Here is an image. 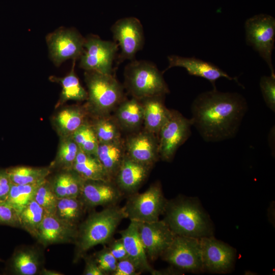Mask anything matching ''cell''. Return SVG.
Wrapping results in <instances>:
<instances>
[{
  "label": "cell",
  "instance_id": "obj_19",
  "mask_svg": "<svg viewBox=\"0 0 275 275\" xmlns=\"http://www.w3.org/2000/svg\"><path fill=\"white\" fill-rule=\"evenodd\" d=\"M126 146V155L139 163L152 167L159 157L158 140L146 130L131 136Z\"/></svg>",
  "mask_w": 275,
  "mask_h": 275
},
{
  "label": "cell",
  "instance_id": "obj_15",
  "mask_svg": "<svg viewBox=\"0 0 275 275\" xmlns=\"http://www.w3.org/2000/svg\"><path fill=\"white\" fill-rule=\"evenodd\" d=\"M124 196L114 181L84 180L78 198L86 208L117 205Z\"/></svg>",
  "mask_w": 275,
  "mask_h": 275
},
{
  "label": "cell",
  "instance_id": "obj_27",
  "mask_svg": "<svg viewBox=\"0 0 275 275\" xmlns=\"http://www.w3.org/2000/svg\"><path fill=\"white\" fill-rule=\"evenodd\" d=\"M12 184L25 185L40 182L46 179L50 173L47 168L19 166L6 170Z\"/></svg>",
  "mask_w": 275,
  "mask_h": 275
},
{
  "label": "cell",
  "instance_id": "obj_39",
  "mask_svg": "<svg viewBox=\"0 0 275 275\" xmlns=\"http://www.w3.org/2000/svg\"><path fill=\"white\" fill-rule=\"evenodd\" d=\"M51 185L53 191L58 199L70 198L69 173L58 175Z\"/></svg>",
  "mask_w": 275,
  "mask_h": 275
},
{
  "label": "cell",
  "instance_id": "obj_13",
  "mask_svg": "<svg viewBox=\"0 0 275 275\" xmlns=\"http://www.w3.org/2000/svg\"><path fill=\"white\" fill-rule=\"evenodd\" d=\"M203 271L224 273L234 265L235 250L213 236L200 238Z\"/></svg>",
  "mask_w": 275,
  "mask_h": 275
},
{
  "label": "cell",
  "instance_id": "obj_43",
  "mask_svg": "<svg viewBox=\"0 0 275 275\" xmlns=\"http://www.w3.org/2000/svg\"><path fill=\"white\" fill-rule=\"evenodd\" d=\"M12 185V183L6 170H0V200H5Z\"/></svg>",
  "mask_w": 275,
  "mask_h": 275
},
{
  "label": "cell",
  "instance_id": "obj_1",
  "mask_svg": "<svg viewBox=\"0 0 275 275\" xmlns=\"http://www.w3.org/2000/svg\"><path fill=\"white\" fill-rule=\"evenodd\" d=\"M248 110L245 98L216 89L198 95L191 105L193 126L207 142H217L237 134Z\"/></svg>",
  "mask_w": 275,
  "mask_h": 275
},
{
  "label": "cell",
  "instance_id": "obj_14",
  "mask_svg": "<svg viewBox=\"0 0 275 275\" xmlns=\"http://www.w3.org/2000/svg\"><path fill=\"white\" fill-rule=\"evenodd\" d=\"M138 229L147 258L152 261L161 256L176 236L163 219L138 222Z\"/></svg>",
  "mask_w": 275,
  "mask_h": 275
},
{
  "label": "cell",
  "instance_id": "obj_26",
  "mask_svg": "<svg viewBox=\"0 0 275 275\" xmlns=\"http://www.w3.org/2000/svg\"><path fill=\"white\" fill-rule=\"evenodd\" d=\"M116 116L118 123L122 127L128 130L137 128L143 122V104L134 97L123 101L119 106Z\"/></svg>",
  "mask_w": 275,
  "mask_h": 275
},
{
  "label": "cell",
  "instance_id": "obj_6",
  "mask_svg": "<svg viewBox=\"0 0 275 275\" xmlns=\"http://www.w3.org/2000/svg\"><path fill=\"white\" fill-rule=\"evenodd\" d=\"M167 202L160 184L155 183L142 193L129 195L123 207L130 221L152 222L159 220L163 214Z\"/></svg>",
  "mask_w": 275,
  "mask_h": 275
},
{
  "label": "cell",
  "instance_id": "obj_7",
  "mask_svg": "<svg viewBox=\"0 0 275 275\" xmlns=\"http://www.w3.org/2000/svg\"><path fill=\"white\" fill-rule=\"evenodd\" d=\"M246 44L252 46L266 62L270 74L275 75L272 62L275 37V19L260 14L248 19L244 24Z\"/></svg>",
  "mask_w": 275,
  "mask_h": 275
},
{
  "label": "cell",
  "instance_id": "obj_2",
  "mask_svg": "<svg viewBox=\"0 0 275 275\" xmlns=\"http://www.w3.org/2000/svg\"><path fill=\"white\" fill-rule=\"evenodd\" d=\"M163 220L178 236L202 238L213 236V225L196 198L179 196L167 202Z\"/></svg>",
  "mask_w": 275,
  "mask_h": 275
},
{
  "label": "cell",
  "instance_id": "obj_4",
  "mask_svg": "<svg viewBox=\"0 0 275 275\" xmlns=\"http://www.w3.org/2000/svg\"><path fill=\"white\" fill-rule=\"evenodd\" d=\"M124 76L127 90L138 100L170 92L162 72L151 62L131 61L125 67Z\"/></svg>",
  "mask_w": 275,
  "mask_h": 275
},
{
  "label": "cell",
  "instance_id": "obj_21",
  "mask_svg": "<svg viewBox=\"0 0 275 275\" xmlns=\"http://www.w3.org/2000/svg\"><path fill=\"white\" fill-rule=\"evenodd\" d=\"M164 96H156L143 99L144 100L143 103V122L146 130L154 135H158L170 112V110L164 105Z\"/></svg>",
  "mask_w": 275,
  "mask_h": 275
},
{
  "label": "cell",
  "instance_id": "obj_12",
  "mask_svg": "<svg viewBox=\"0 0 275 275\" xmlns=\"http://www.w3.org/2000/svg\"><path fill=\"white\" fill-rule=\"evenodd\" d=\"M115 42L121 49L119 60H133L136 53L144 44V34L142 23L133 17L120 19L111 28Z\"/></svg>",
  "mask_w": 275,
  "mask_h": 275
},
{
  "label": "cell",
  "instance_id": "obj_30",
  "mask_svg": "<svg viewBox=\"0 0 275 275\" xmlns=\"http://www.w3.org/2000/svg\"><path fill=\"white\" fill-rule=\"evenodd\" d=\"M85 208L78 198H64L58 199L54 214L66 222L77 225Z\"/></svg>",
  "mask_w": 275,
  "mask_h": 275
},
{
  "label": "cell",
  "instance_id": "obj_25",
  "mask_svg": "<svg viewBox=\"0 0 275 275\" xmlns=\"http://www.w3.org/2000/svg\"><path fill=\"white\" fill-rule=\"evenodd\" d=\"M39 252L32 248H22L18 250L12 260L13 270L18 275H35L42 269Z\"/></svg>",
  "mask_w": 275,
  "mask_h": 275
},
{
  "label": "cell",
  "instance_id": "obj_20",
  "mask_svg": "<svg viewBox=\"0 0 275 275\" xmlns=\"http://www.w3.org/2000/svg\"><path fill=\"white\" fill-rule=\"evenodd\" d=\"M128 257L134 263L140 272L152 274L154 269L150 266L145 248L141 239L138 222L130 221L128 226L119 232Z\"/></svg>",
  "mask_w": 275,
  "mask_h": 275
},
{
  "label": "cell",
  "instance_id": "obj_38",
  "mask_svg": "<svg viewBox=\"0 0 275 275\" xmlns=\"http://www.w3.org/2000/svg\"><path fill=\"white\" fill-rule=\"evenodd\" d=\"M0 223L20 227L18 213L6 200H0Z\"/></svg>",
  "mask_w": 275,
  "mask_h": 275
},
{
  "label": "cell",
  "instance_id": "obj_31",
  "mask_svg": "<svg viewBox=\"0 0 275 275\" xmlns=\"http://www.w3.org/2000/svg\"><path fill=\"white\" fill-rule=\"evenodd\" d=\"M84 115L76 107H70L61 111L56 117V125L65 136L71 135L83 124Z\"/></svg>",
  "mask_w": 275,
  "mask_h": 275
},
{
  "label": "cell",
  "instance_id": "obj_44",
  "mask_svg": "<svg viewBox=\"0 0 275 275\" xmlns=\"http://www.w3.org/2000/svg\"><path fill=\"white\" fill-rule=\"evenodd\" d=\"M40 274H47V275H59L61 274L59 272L45 269H42L40 272Z\"/></svg>",
  "mask_w": 275,
  "mask_h": 275
},
{
  "label": "cell",
  "instance_id": "obj_3",
  "mask_svg": "<svg viewBox=\"0 0 275 275\" xmlns=\"http://www.w3.org/2000/svg\"><path fill=\"white\" fill-rule=\"evenodd\" d=\"M125 218L123 207L118 204L91 213L78 227L73 261L77 262L94 246L109 243L118 226Z\"/></svg>",
  "mask_w": 275,
  "mask_h": 275
},
{
  "label": "cell",
  "instance_id": "obj_18",
  "mask_svg": "<svg viewBox=\"0 0 275 275\" xmlns=\"http://www.w3.org/2000/svg\"><path fill=\"white\" fill-rule=\"evenodd\" d=\"M151 167L139 163L125 154L114 182L124 195H130L137 192L147 178Z\"/></svg>",
  "mask_w": 275,
  "mask_h": 275
},
{
  "label": "cell",
  "instance_id": "obj_24",
  "mask_svg": "<svg viewBox=\"0 0 275 275\" xmlns=\"http://www.w3.org/2000/svg\"><path fill=\"white\" fill-rule=\"evenodd\" d=\"M76 60H73L70 72L63 77L50 76L51 81L59 83L62 86V91L58 105H61L68 100L82 101L88 98V93L80 84L74 72Z\"/></svg>",
  "mask_w": 275,
  "mask_h": 275
},
{
  "label": "cell",
  "instance_id": "obj_29",
  "mask_svg": "<svg viewBox=\"0 0 275 275\" xmlns=\"http://www.w3.org/2000/svg\"><path fill=\"white\" fill-rule=\"evenodd\" d=\"M45 214L44 209L34 200H32L19 215L20 227L36 238Z\"/></svg>",
  "mask_w": 275,
  "mask_h": 275
},
{
  "label": "cell",
  "instance_id": "obj_36",
  "mask_svg": "<svg viewBox=\"0 0 275 275\" xmlns=\"http://www.w3.org/2000/svg\"><path fill=\"white\" fill-rule=\"evenodd\" d=\"M260 87L264 101L267 106L275 112V75L262 76Z\"/></svg>",
  "mask_w": 275,
  "mask_h": 275
},
{
  "label": "cell",
  "instance_id": "obj_8",
  "mask_svg": "<svg viewBox=\"0 0 275 275\" xmlns=\"http://www.w3.org/2000/svg\"><path fill=\"white\" fill-rule=\"evenodd\" d=\"M160 257L182 272L204 271L199 238L176 235Z\"/></svg>",
  "mask_w": 275,
  "mask_h": 275
},
{
  "label": "cell",
  "instance_id": "obj_10",
  "mask_svg": "<svg viewBox=\"0 0 275 275\" xmlns=\"http://www.w3.org/2000/svg\"><path fill=\"white\" fill-rule=\"evenodd\" d=\"M119 46L116 42L102 40L96 35L85 38L79 67L85 71L111 74L113 64Z\"/></svg>",
  "mask_w": 275,
  "mask_h": 275
},
{
  "label": "cell",
  "instance_id": "obj_33",
  "mask_svg": "<svg viewBox=\"0 0 275 275\" xmlns=\"http://www.w3.org/2000/svg\"><path fill=\"white\" fill-rule=\"evenodd\" d=\"M97 120L93 128L99 143H107L120 140L117 124L108 117L103 116Z\"/></svg>",
  "mask_w": 275,
  "mask_h": 275
},
{
  "label": "cell",
  "instance_id": "obj_17",
  "mask_svg": "<svg viewBox=\"0 0 275 275\" xmlns=\"http://www.w3.org/2000/svg\"><path fill=\"white\" fill-rule=\"evenodd\" d=\"M169 66L166 70L174 67H182L189 75L204 78L211 84L213 89H216V81L221 77L234 80L240 86L236 77H231L217 66L195 57H183L176 55L168 57Z\"/></svg>",
  "mask_w": 275,
  "mask_h": 275
},
{
  "label": "cell",
  "instance_id": "obj_34",
  "mask_svg": "<svg viewBox=\"0 0 275 275\" xmlns=\"http://www.w3.org/2000/svg\"><path fill=\"white\" fill-rule=\"evenodd\" d=\"M78 150L79 148L72 136H66L60 145L57 163L64 168L71 170Z\"/></svg>",
  "mask_w": 275,
  "mask_h": 275
},
{
  "label": "cell",
  "instance_id": "obj_32",
  "mask_svg": "<svg viewBox=\"0 0 275 275\" xmlns=\"http://www.w3.org/2000/svg\"><path fill=\"white\" fill-rule=\"evenodd\" d=\"M71 136L80 150L95 156L99 142L92 126L84 123Z\"/></svg>",
  "mask_w": 275,
  "mask_h": 275
},
{
  "label": "cell",
  "instance_id": "obj_22",
  "mask_svg": "<svg viewBox=\"0 0 275 275\" xmlns=\"http://www.w3.org/2000/svg\"><path fill=\"white\" fill-rule=\"evenodd\" d=\"M125 155L124 148L120 140L99 143L95 156L110 179L114 181Z\"/></svg>",
  "mask_w": 275,
  "mask_h": 275
},
{
  "label": "cell",
  "instance_id": "obj_37",
  "mask_svg": "<svg viewBox=\"0 0 275 275\" xmlns=\"http://www.w3.org/2000/svg\"><path fill=\"white\" fill-rule=\"evenodd\" d=\"M94 258L104 275L112 274L116 269L117 260L112 255L108 247L103 248L96 252Z\"/></svg>",
  "mask_w": 275,
  "mask_h": 275
},
{
  "label": "cell",
  "instance_id": "obj_9",
  "mask_svg": "<svg viewBox=\"0 0 275 275\" xmlns=\"http://www.w3.org/2000/svg\"><path fill=\"white\" fill-rule=\"evenodd\" d=\"M193 123L179 112L171 109L169 115L158 134L159 157L171 161L178 149L191 135Z\"/></svg>",
  "mask_w": 275,
  "mask_h": 275
},
{
  "label": "cell",
  "instance_id": "obj_11",
  "mask_svg": "<svg viewBox=\"0 0 275 275\" xmlns=\"http://www.w3.org/2000/svg\"><path fill=\"white\" fill-rule=\"evenodd\" d=\"M51 60L56 66L65 61L79 59L84 50V38L73 29L59 28L46 35Z\"/></svg>",
  "mask_w": 275,
  "mask_h": 275
},
{
  "label": "cell",
  "instance_id": "obj_23",
  "mask_svg": "<svg viewBox=\"0 0 275 275\" xmlns=\"http://www.w3.org/2000/svg\"><path fill=\"white\" fill-rule=\"evenodd\" d=\"M71 170L84 180L113 181L95 155L88 154L79 149Z\"/></svg>",
  "mask_w": 275,
  "mask_h": 275
},
{
  "label": "cell",
  "instance_id": "obj_41",
  "mask_svg": "<svg viewBox=\"0 0 275 275\" xmlns=\"http://www.w3.org/2000/svg\"><path fill=\"white\" fill-rule=\"evenodd\" d=\"M108 247L110 252L117 261L127 258L128 255L121 238L111 241Z\"/></svg>",
  "mask_w": 275,
  "mask_h": 275
},
{
  "label": "cell",
  "instance_id": "obj_42",
  "mask_svg": "<svg viewBox=\"0 0 275 275\" xmlns=\"http://www.w3.org/2000/svg\"><path fill=\"white\" fill-rule=\"evenodd\" d=\"M85 261V267L83 272L84 275H104L98 266L94 257H83Z\"/></svg>",
  "mask_w": 275,
  "mask_h": 275
},
{
  "label": "cell",
  "instance_id": "obj_28",
  "mask_svg": "<svg viewBox=\"0 0 275 275\" xmlns=\"http://www.w3.org/2000/svg\"><path fill=\"white\" fill-rule=\"evenodd\" d=\"M44 181L25 185L12 184L5 200L19 215L24 207L34 200L37 189Z\"/></svg>",
  "mask_w": 275,
  "mask_h": 275
},
{
  "label": "cell",
  "instance_id": "obj_5",
  "mask_svg": "<svg viewBox=\"0 0 275 275\" xmlns=\"http://www.w3.org/2000/svg\"><path fill=\"white\" fill-rule=\"evenodd\" d=\"M85 77L88 90L87 99L98 114L105 116L121 102L123 88L112 74L86 71Z\"/></svg>",
  "mask_w": 275,
  "mask_h": 275
},
{
  "label": "cell",
  "instance_id": "obj_40",
  "mask_svg": "<svg viewBox=\"0 0 275 275\" xmlns=\"http://www.w3.org/2000/svg\"><path fill=\"white\" fill-rule=\"evenodd\" d=\"M141 273L134 263L127 257L117 261L112 275H137Z\"/></svg>",
  "mask_w": 275,
  "mask_h": 275
},
{
  "label": "cell",
  "instance_id": "obj_16",
  "mask_svg": "<svg viewBox=\"0 0 275 275\" xmlns=\"http://www.w3.org/2000/svg\"><path fill=\"white\" fill-rule=\"evenodd\" d=\"M77 229L76 225L66 222L54 214L45 212L36 239L44 246L58 243H74Z\"/></svg>",
  "mask_w": 275,
  "mask_h": 275
},
{
  "label": "cell",
  "instance_id": "obj_35",
  "mask_svg": "<svg viewBox=\"0 0 275 275\" xmlns=\"http://www.w3.org/2000/svg\"><path fill=\"white\" fill-rule=\"evenodd\" d=\"M34 200L45 212L54 214L58 199L53 191L51 184L46 180L37 189Z\"/></svg>",
  "mask_w": 275,
  "mask_h": 275
}]
</instances>
